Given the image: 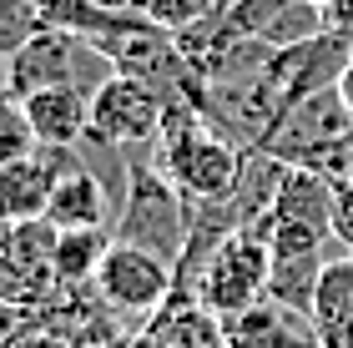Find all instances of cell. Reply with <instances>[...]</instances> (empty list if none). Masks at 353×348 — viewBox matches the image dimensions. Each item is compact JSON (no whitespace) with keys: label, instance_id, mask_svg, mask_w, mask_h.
<instances>
[{"label":"cell","instance_id":"obj_1","mask_svg":"<svg viewBox=\"0 0 353 348\" xmlns=\"http://www.w3.org/2000/svg\"><path fill=\"white\" fill-rule=\"evenodd\" d=\"M157 167L176 182L192 207L197 202H222L237 192L248 167V152L228 141L202 116L197 101H167L162 112V141H157Z\"/></svg>","mask_w":353,"mask_h":348},{"label":"cell","instance_id":"obj_2","mask_svg":"<svg viewBox=\"0 0 353 348\" xmlns=\"http://www.w3.org/2000/svg\"><path fill=\"white\" fill-rule=\"evenodd\" d=\"M111 237L117 243H132V247H147L157 258H167L172 267L182 263V247H187V227H192V202L176 192V182L157 167V152L152 156H132V182H126V202L121 212L111 217Z\"/></svg>","mask_w":353,"mask_h":348},{"label":"cell","instance_id":"obj_3","mask_svg":"<svg viewBox=\"0 0 353 348\" xmlns=\"http://www.w3.org/2000/svg\"><path fill=\"white\" fill-rule=\"evenodd\" d=\"M268 273H272V243H268L263 223H248V227H237L228 243L212 247V258L202 263V273L192 278V288L176 293V298L202 303L212 318H237V313L263 303Z\"/></svg>","mask_w":353,"mask_h":348},{"label":"cell","instance_id":"obj_4","mask_svg":"<svg viewBox=\"0 0 353 348\" xmlns=\"http://www.w3.org/2000/svg\"><path fill=\"white\" fill-rule=\"evenodd\" d=\"M111 76H117V66H111L86 36H76L66 25H41L36 36L10 56L6 91L15 101L30 96V91H46V86H76V91H86V96H96Z\"/></svg>","mask_w":353,"mask_h":348},{"label":"cell","instance_id":"obj_5","mask_svg":"<svg viewBox=\"0 0 353 348\" xmlns=\"http://www.w3.org/2000/svg\"><path fill=\"white\" fill-rule=\"evenodd\" d=\"M258 223L272 243V258L323 252V243L333 237V177L313 167H288Z\"/></svg>","mask_w":353,"mask_h":348},{"label":"cell","instance_id":"obj_6","mask_svg":"<svg viewBox=\"0 0 353 348\" xmlns=\"http://www.w3.org/2000/svg\"><path fill=\"white\" fill-rule=\"evenodd\" d=\"M96 298L126 323H147L167 308V298L176 293V267L167 258H157L147 247L132 243H111L106 263L96 267Z\"/></svg>","mask_w":353,"mask_h":348},{"label":"cell","instance_id":"obj_7","mask_svg":"<svg viewBox=\"0 0 353 348\" xmlns=\"http://www.w3.org/2000/svg\"><path fill=\"white\" fill-rule=\"evenodd\" d=\"M162 91L147 86L141 76H126L117 71L111 81L91 96V132L96 141H106V147H117L132 156L137 147H157L162 141Z\"/></svg>","mask_w":353,"mask_h":348},{"label":"cell","instance_id":"obj_8","mask_svg":"<svg viewBox=\"0 0 353 348\" xmlns=\"http://www.w3.org/2000/svg\"><path fill=\"white\" fill-rule=\"evenodd\" d=\"M66 162H71V147H30L21 156H6L0 162V223L46 217L51 187Z\"/></svg>","mask_w":353,"mask_h":348},{"label":"cell","instance_id":"obj_9","mask_svg":"<svg viewBox=\"0 0 353 348\" xmlns=\"http://www.w3.org/2000/svg\"><path fill=\"white\" fill-rule=\"evenodd\" d=\"M21 116L36 147H76L91 132V96L76 86H46L21 96Z\"/></svg>","mask_w":353,"mask_h":348},{"label":"cell","instance_id":"obj_10","mask_svg":"<svg viewBox=\"0 0 353 348\" xmlns=\"http://www.w3.org/2000/svg\"><path fill=\"white\" fill-rule=\"evenodd\" d=\"M117 207H111V192L101 187L91 167H81V156L71 147V162L61 167V177L51 187V202H46V223L51 227H106Z\"/></svg>","mask_w":353,"mask_h":348},{"label":"cell","instance_id":"obj_11","mask_svg":"<svg viewBox=\"0 0 353 348\" xmlns=\"http://www.w3.org/2000/svg\"><path fill=\"white\" fill-rule=\"evenodd\" d=\"M222 334H228V348H318L313 318L288 308L258 303L237 318H222Z\"/></svg>","mask_w":353,"mask_h":348},{"label":"cell","instance_id":"obj_12","mask_svg":"<svg viewBox=\"0 0 353 348\" xmlns=\"http://www.w3.org/2000/svg\"><path fill=\"white\" fill-rule=\"evenodd\" d=\"M313 334L318 348H353V258H328L313 298Z\"/></svg>","mask_w":353,"mask_h":348},{"label":"cell","instance_id":"obj_13","mask_svg":"<svg viewBox=\"0 0 353 348\" xmlns=\"http://www.w3.org/2000/svg\"><path fill=\"white\" fill-rule=\"evenodd\" d=\"M111 243H117V237L106 227H56V252H51L56 283H66V288H91L96 267L106 263Z\"/></svg>","mask_w":353,"mask_h":348},{"label":"cell","instance_id":"obj_14","mask_svg":"<svg viewBox=\"0 0 353 348\" xmlns=\"http://www.w3.org/2000/svg\"><path fill=\"white\" fill-rule=\"evenodd\" d=\"M328 258L323 252H298V258H272V273H268V293L263 303L272 308H288V313H313V298H318V278H323Z\"/></svg>","mask_w":353,"mask_h":348},{"label":"cell","instance_id":"obj_15","mask_svg":"<svg viewBox=\"0 0 353 348\" xmlns=\"http://www.w3.org/2000/svg\"><path fill=\"white\" fill-rule=\"evenodd\" d=\"M41 25L46 21H41V10H36V0H0V81H6L10 56L21 51Z\"/></svg>","mask_w":353,"mask_h":348},{"label":"cell","instance_id":"obj_16","mask_svg":"<svg viewBox=\"0 0 353 348\" xmlns=\"http://www.w3.org/2000/svg\"><path fill=\"white\" fill-rule=\"evenodd\" d=\"M333 237H339L343 252L353 258V172L333 182Z\"/></svg>","mask_w":353,"mask_h":348},{"label":"cell","instance_id":"obj_17","mask_svg":"<svg viewBox=\"0 0 353 348\" xmlns=\"http://www.w3.org/2000/svg\"><path fill=\"white\" fill-rule=\"evenodd\" d=\"M0 348H71L61 334H51V328H41V323H30L26 334H15L10 343H0Z\"/></svg>","mask_w":353,"mask_h":348},{"label":"cell","instance_id":"obj_18","mask_svg":"<svg viewBox=\"0 0 353 348\" xmlns=\"http://www.w3.org/2000/svg\"><path fill=\"white\" fill-rule=\"evenodd\" d=\"M323 21H328V30L353 41V0H323Z\"/></svg>","mask_w":353,"mask_h":348},{"label":"cell","instance_id":"obj_19","mask_svg":"<svg viewBox=\"0 0 353 348\" xmlns=\"http://www.w3.org/2000/svg\"><path fill=\"white\" fill-rule=\"evenodd\" d=\"M339 96L348 101V112H353V56H348V66H343V76H339Z\"/></svg>","mask_w":353,"mask_h":348},{"label":"cell","instance_id":"obj_20","mask_svg":"<svg viewBox=\"0 0 353 348\" xmlns=\"http://www.w3.org/2000/svg\"><path fill=\"white\" fill-rule=\"evenodd\" d=\"M101 6H121V10H132V0H101Z\"/></svg>","mask_w":353,"mask_h":348}]
</instances>
